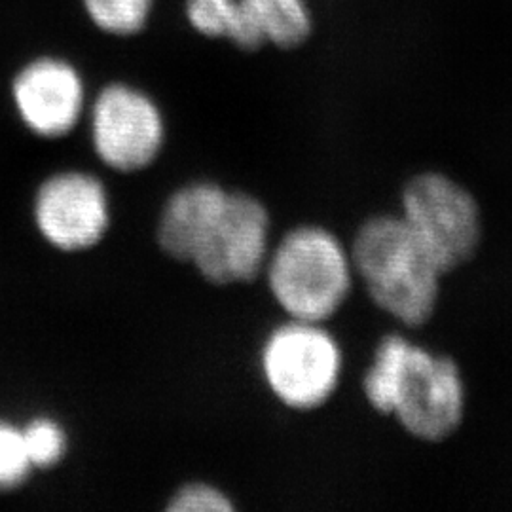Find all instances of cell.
<instances>
[{"label":"cell","instance_id":"7c38bea8","mask_svg":"<svg viewBox=\"0 0 512 512\" xmlns=\"http://www.w3.org/2000/svg\"><path fill=\"white\" fill-rule=\"evenodd\" d=\"M266 48L296 52L310 42L317 18L311 0H241Z\"/></svg>","mask_w":512,"mask_h":512},{"label":"cell","instance_id":"30bf717a","mask_svg":"<svg viewBox=\"0 0 512 512\" xmlns=\"http://www.w3.org/2000/svg\"><path fill=\"white\" fill-rule=\"evenodd\" d=\"M228 188L192 181L169 194L156 224V243L165 256L190 264L226 203Z\"/></svg>","mask_w":512,"mask_h":512},{"label":"cell","instance_id":"52a82bcc","mask_svg":"<svg viewBox=\"0 0 512 512\" xmlns=\"http://www.w3.org/2000/svg\"><path fill=\"white\" fill-rule=\"evenodd\" d=\"M90 99L82 67L59 52L31 55L10 80V101L21 126L46 141L71 135L86 120Z\"/></svg>","mask_w":512,"mask_h":512},{"label":"cell","instance_id":"8fae6325","mask_svg":"<svg viewBox=\"0 0 512 512\" xmlns=\"http://www.w3.org/2000/svg\"><path fill=\"white\" fill-rule=\"evenodd\" d=\"M181 14L184 25L205 42H222L241 54L266 50L241 0H183Z\"/></svg>","mask_w":512,"mask_h":512},{"label":"cell","instance_id":"2e32d148","mask_svg":"<svg viewBox=\"0 0 512 512\" xmlns=\"http://www.w3.org/2000/svg\"><path fill=\"white\" fill-rule=\"evenodd\" d=\"M169 512H230L236 509L230 495L207 482L183 484L167 501Z\"/></svg>","mask_w":512,"mask_h":512},{"label":"cell","instance_id":"8992f818","mask_svg":"<svg viewBox=\"0 0 512 512\" xmlns=\"http://www.w3.org/2000/svg\"><path fill=\"white\" fill-rule=\"evenodd\" d=\"M403 217L440 272H452L475 255L480 213L473 196L439 173L414 177L403 190Z\"/></svg>","mask_w":512,"mask_h":512},{"label":"cell","instance_id":"4fadbf2b","mask_svg":"<svg viewBox=\"0 0 512 512\" xmlns=\"http://www.w3.org/2000/svg\"><path fill=\"white\" fill-rule=\"evenodd\" d=\"M84 23L97 37L133 42L154 27L160 0H76Z\"/></svg>","mask_w":512,"mask_h":512},{"label":"cell","instance_id":"5b68a950","mask_svg":"<svg viewBox=\"0 0 512 512\" xmlns=\"http://www.w3.org/2000/svg\"><path fill=\"white\" fill-rule=\"evenodd\" d=\"M93 152L118 173H139L158 160L167 122L158 99L137 82L114 78L93 93L86 112Z\"/></svg>","mask_w":512,"mask_h":512},{"label":"cell","instance_id":"3957f363","mask_svg":"<svg viewBox=\"0 0 512 512\" xmlns=\"http://www.w3.org/2000/svg\"><path fill=\"white\" fill-rule=\"evenodd\" d=\"M275 304L289 319L327 323L346 304L353 266L346 245L329 228L302 224L289 230L264 266Z\"/></svg>","mask_w":512,"mask_h":512},{"label":"cell","instance_id":"9c48e42d","mask_svg":"<svg viewBox=\"0 0 512 512\" xmlns=\"http://www.w3.org/2000/svg\"><path fill=\"white\" fill-rule=\"evenodd\" d=\"M33 220L40 238L57 251H90L109 232L112 211L107 186L88 171H57L38 184Z\"/></svg>","mask_w":512,"mask_h":512},{"label":"cell","instance_id":"6da1fadb","mask_svg":"<svg viewBox=\"0 0 512 512\" xmlns=\"http://www.w3.org/2000/svg\"><path fill=\"white\" fill-rule=\"evenodd\" d=\"M363 391L374 410L395 416L416 439H448L463 418L465 391L456 363L399 334L378 344Z\"/></svg>","mask_w":512,"mask_h":512},{"label":"cell","instance_id":"ba28073f","mask_svg":"<svg viewBox=\"0 0 512 512\" xmlns=\"http://www.w3.org/2000/svg\"><path fill=\"white\" fill-rule=\"evenodd\" d=\"M270 230V211L262 200L243 190H228L226 203L190 266L211 285L251 283L264 272Z\"/></svg>","mask_w":512,"mask_h":512},{"label":"cell","instance_id":"5bb4252c","mask_svg":"<svg viewBox=\"0 0 512 512\" xmlns=\"http://www.w3.org/2000/svg\"><path fill=\"white\" fill-rule=\"evenodd\" d=\"M25 448L33 469H52L61 463L69 450V435L59 421L37 416L21 427Z\"/></svg>","mask_w":512,"mask_h":512},{"label":"cell","instance_id":"7a4b0ae2","mask_svg":"<svg viewBox=\"0 0 512 512\" xmlns=\"http://www.w3.org/2000/svg\"><path fill=\"white\" fill-rule=\"evenodd\" d=\"M353 274L372 302L406 327L427 323L437 308L442 272L403 217L365 220L349 249Z\"/></svg>","mask_w":512,"mask_h":512},{"label":"cell","instance_id":"9a60e30c","mask_svg":"<svg viewBox=\"0 0 512 512\" xmlns=\"http://www.w3.org/2000/svg\"><path fill=\"white\" fill-rule=\"evenodd\" d=\"M33 471L21 427L0 420V492L16 490Z\"/></svg>","mask_w":512,"mask_h":512},{"label":"cell","instance_id":"277c9868","mask_svg":"<svg viewBox=\"0 0 512 512\" xmlns=\"http://www.w3.org/2000/svg\"><path fill=\"white\" fill-rule=\"evenodd\" d=\"M344 368L338 340L325 323L287 319L264 340L262 378L283 406L310 412L336 393Z\"/></svg>","mask_w":512,"mask_h":512}]
</instances>
